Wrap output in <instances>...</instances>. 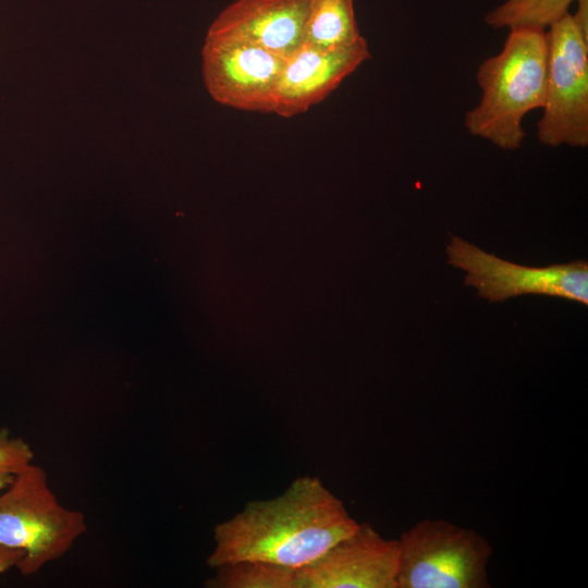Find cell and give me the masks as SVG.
<instances>
[{
  "instance_id": "cell-11",
  "label": "cell",
  "mask_w": 588,
  "mask_h": 588,
  "mask_svg": "<svg viewBox=\"0 0 588 588\" xmlns=\"http://www.w3.org/2000/svg\"><path fill=\"white\" fill-rule=\"evenodd\" d=\"M362 37L353 0H310L303 45L335 49L350 46Z\"/></svg>"
},
{
  "instance_id": "cell-2",
  "label": "cell",
  "mask_w": 588,
  "mask_h": 588,
  "mask_svg": "<svg viewBox=\"0 0 588 588\" xmlns=\"http://www.w3.org/2000/svg\"><path fill=\"white\" fill-rule=\"evenodd\" d=\"M548 52L546 30L511 29L503 49L478 68L476 78L482 95L466 113L464 124L469 134L504 150L522 146L525 115L544 106Z\"/></svg>"
},
{
  "instance_id": "cell-10",
  "label": "cell",
  "mask_w": 588,
  "mask_h": 588,
  "mask_svg": "<svg viewBox=\"0 0 588 588\" xmlns=\"http://www.w3.org/2000/svg\"><path fill=\"white\" fill-rule=\"evenodd\" d=\"M310 0H235L206 36L242 40L287 58L305 40Z\"/></svg>"
},
{
  "instance_id": "cell-8",
  "label": "cell",
  "mask_w": 588,
  "mask_h": 588,
  "mask_svg": "<svg viewBox=\"0 0 588 588\" xmlns=\"http://www.w3.org/2000/svg\"><path fill=\"white\" fill-rule=\"evenodd\" d=\"M399 540L358 523L315 562L297 569L298 588H396Z\"/></svg>"
},
{
  "instance_id": "cell-15",
  "label": "cell",
  "mask_w": 588,
  "mask_h": 588,
  "mask_svg": "<svg viewBox=\"0 0 588 588\" xmlns=\"http://www.w3.org/2000/svg\"><path fill=\"white\" fill-rule=\"evenodd\" d=\"M22 560L23 554L21 552L0 547V576L12 567L17 569Z\"/></svg>"
},
{
  "instance_id": "cell-7",
  "label": "cell",
  "mask_w": 588,
  "mask_h": 588,
  "mask_svg": "<svg viewBox=\"0 0 588 588\" xmlns=\"http://www.w3.org/2000/svg\"><path fill=\"white\" fill-rule=\"evenodd\" d=\"M285 58L246 41L206 36L203 75L217 102L237 110L273 112Z\"/></svg>"
},
{
  "instance_id": "cell-1",
  "label": "cell",
  "mask_w": 588,
  "mask_h": 588,
  "mask_svg": "<svg viewBox=\"0 0 588 588\" xmlns=\"http://www.w3.org/2000/svg\"><path fill=\"white\" fill-rule=\"evenodd\" d=\"M343 502L319 478H296L280 495L249 502L218 524L211 568L238 561H262L299 569L356 529Z\"/></svg>"
},
{
  "instance_id": "cell-9",
  "label": "cell",
  "mask_w": 588,
  "mask_h": 588,
  "mask_svg": "<svg viewBox=\"0 0 588 588\" xmlns=\"http://www.w3.org/2000/svg\"><path fill=\"white\" fill-rule=\"evenodd\" d=\"M370 57L364 37L335 49L303 45L284 60L277 84L273 113L291 118L307 111Z\"/></svg>"
},
{
  "instance_id": "cell-4",
  "label": "cell",
  "mask_w": 588,
  "mask_h": 588,
  "mask_svg": "<svg viewBox=\"0 0 588 588\" xmlns=\"http://www.w3.org/2000/svg\"><path fill=\"white\" fill-rule=\"evenodd\" d=\"M399 540L396 588L489 587V541L444 519H422Z\"/></svg>"
},
{
  "instance_id": "cell-14",
  "label": "cell",
  "mask_w": 588,
  "mask_h": 588,
  "mask_svg": "<svg viewBox=\"0 0 588 588\" xmlns=\"http://www.w3.org/2000/svg\"><path fill=\"white\" fill-rule=\"evenodd\" d=\"M32 463L34 451L30 444L14 436L8 427L0 426V491Z\"/></svg>"
},
{
  "instance_id": "cell-6",
  "label": "cell",
  "mask_w": 588,
  "mask_h": 588,
  "mask_svg": "<svg viewBox=\"0 0 588 588\" xmlns=\"http://www.w3.org/2000/svg\"><path fill=\"white\" fill-rule=\"evenodd\" d=\"M448 262L466 272L464 283L490 303L535 294L555 296L588 305V264L575 260L530 267L504 260L476 245L451 236Z\"/></svg>"
},
{
  "instance_id": "cell-12",
  "label": "cell",
  "mask_w": 588,
  "mask_h": 588,
  "mask_svg": "<svg viewBox=\"0 0 588 588\" xmlns=\"http://www.w3.org/2000/svg\"><path fill=\"white\" fill-rule=\"evenodd\" d=\"M209 588H298L297 571L262 561H238L216 567Z\"/></svg>"
},
{
  "instance_id": "cell-13",
  "label": "cell",
  "mask_w": 588,
  "mask_h": 588,
  "mask_svg": "<svg viewBox=\"0 0 588 588\" xmlns=\"http://www.w3.org/2000/svg\"><path fill=\"white\" fill-rule=\"evenodd\" d=\"M575 0H506L485 16L493 28L546 30L568 13Z\"/></svg>"
},
{
  "instance_id": "cell-3",
  "label": "cell",
  "mask_w": 588,
  "mask_h": 588,
  "mask_svg": "<svg viewBox=\"0 0 588 588\" xmlns=\"http://www.w3.org/2000/svg\"><path fill=\"white\" fill-rule=\"evenodd\" d=\"M86 531L84 513L59 501L39 465L32 463L0 491V547L23 554V576L64 556Z\"/></svg>"
},
{
  "instance_id": "cell-5",
  "label": "cell",
  "mask_w": 588,
  "mask_h": 588,
  "mask_svg": "<svg viewBox=\"0 0 588 588\" xmlns=\"http://www.w3.org/2000/svg\"><path fill=\"white\" fill-rule=\"evenodd\" d=\"M548 36L543 114L537 137L543 145H588V33L571 13L553 23Z\"/></svg>"
}]
</instances>
